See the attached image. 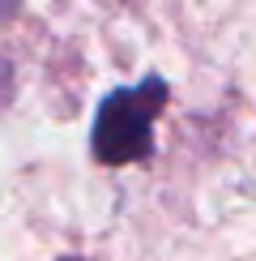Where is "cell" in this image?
<instances>
[{
    "mask_svg": "<svg viewBox=\"0 0 256 261\" xmlns=\"http://www.w3.org/2000/svg\"><path fill=\"white\" fill-rule=\"evenodd\" d=\"M167 103L163 77H141L133 90L107 94L94 120V154L99 163H137L154 150V116Z\"/></svg>",
    "mask_w": 256,
    "mask_h": 261,
    "instance_id": "cell-1",
    "label": "cell"
}]
</instances>
